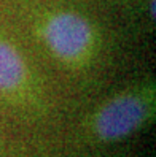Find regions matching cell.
I'll return each mask as SVG.
<instances>
[{
  "label": "cell",
  "mask_w": 156,
  "mask_h": 157,
  "mask_svg": "<svg viewBox=\"0 0 156 157\" xmlns=\"http://www.w3.org/2000/svg\"><path fill=\"white\" fill-rule=\"evenodd\" d=\"M43 38L50 51L64 62H77L93 48L94 30L86 17L62 11L51 16L43 27Z\"/></svg>",
  "instance_id": "7a4b0ae2"
},
{
  "label": "cell",
  "mask_w": 156,
  "mask_h": 157,
  "mask_svg": "<svg viewBox=\"0 0 156 157\" xmlns=\"http://www.w3.org/2000/svg\"><path fill=\"white\" fill-rule=\"evenodd\" d=\"M153 114V90L123 92L97 109L91 119V130L100 141H120L145 127Z\"/></svg>",
  "instance_id": "6da1fadb"
},
{
  "label": "cell",
  "mask_w": 156,
  "mask_h": 157,
  "mask_svg": "<svg viewBox=\"0 0 156 157\" xmlns=\"http://www.w3.org/2000/svg\"><path fill=\"white\" fill-rule=\"evenodd\" d=\"M26 63L14 46L0 40V92L18 90L26 79Z\"/></svg>",
  "instance_id": "3957f363"
}]
</instances>
